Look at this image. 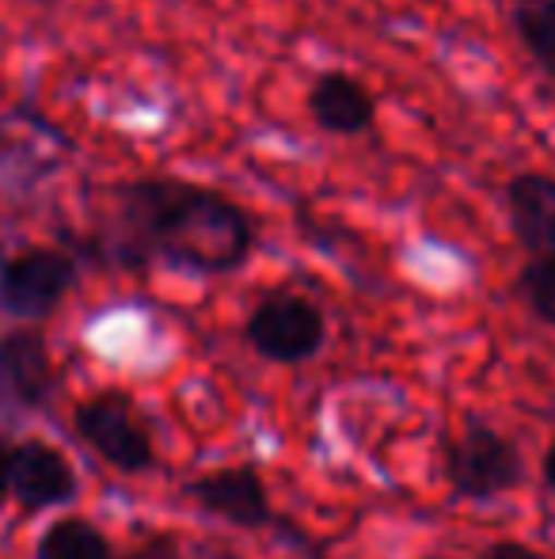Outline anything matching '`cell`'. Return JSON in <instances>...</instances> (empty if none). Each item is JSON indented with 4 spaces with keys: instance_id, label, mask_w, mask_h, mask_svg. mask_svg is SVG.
<instances>
[{
    "instance_id": "6da1fadb",
    "label": "cell",
    "mask_w": 555,
    "mask_h": 559,
    "mask_svg": "<svg viewBox=\"0 0 555 559\" xmlns=\"http://www.w3.org/2000/svg\"><path fill=\"white\" fill-rule=\"evenodd\" d=\"M260 222L225 191L179 176H134L107 194V222L92 251L107 266L225 278L252 263Z\"/></svg>"
},
{
    "instance_id": "7a4b0ae2",
    "label": "cell",
    "mask_w": 555,
    "mask_h": 559,
    "mask_svg": "<svg viewBox=\"0 0 555 559\" xmlns=\"http://www.w3.org/2000/svg\"><path fill=\"white\" fill-rule=\"evenodd\" d=\"M526 479V456L514 438L491 423L468 415L460 435L445 445V484L453 502H495L518 491Z\"/></svg>"
},
{
    "instance_id": "3957f363",
    "label": "cell",
    "mask_w": 555,
    "mask_h": 559,
    "mask_svg": "<svg viewBox=\"0 0 555 559\" xmlns=\"http://www.w3.org/2000/svg\"><path fill=\"white\" fill-rule=\"evenodd\" d=\"M244 343L275 366H304L327 346V317L312 297L275 289L244 320Z\"/></svg>"
},
{
    "instance_id": "277c9868",
    "label": "cell",
    "mask_w": 555,
    "mask_h": 559,
    "mask_svg": "<svg viewBox=\"0 0 555 559\" xmlns=\"http://www.w3.org/2000/svg\"><path fill=\"white\" fill-rule=\"evenodd\" d=\"M73 430L96 456H104L122 476L156 468V445L137 404L119 389L96 392L73 407Z\"/></svg>"
},
{
    "instance_id": "5b68a950",
    "label": "cell",
    "mask_w": 555,
    "mask_h": 559,
    "mask_svg": "<svg viewBox=\"0 0 555 559\" xmlns=\"http://www.w3.org/2000/svg\"><path fill=\"white\" fill-rule=\"evenodd\" d=\"M81 263L61 248H23L0 263V309L23 324H43L76 286Z\"/></svg>"
},
{
    "instance_id": "8992f818",
    "label": "cell",
    "mask_w": 555,
    "mask_h": 559,
    "mask_svg": "<svg viewBox=\"0 0 555 559\" xmlns=\"http://www.w3.org/2000/svg\"><path fill=\"white\" fill-rule=\"evenodd\" d=\"M183 499L194 502L202 514L232 525V530L260 533V530H281V514L270 502V491L263 484L255 464H221V468L198 472L183 484Z\"/></svg>"
},
{
    "instance_id": "52a82bcc",
    "label": "cell",
    "mask_w": 555,
    "mask_h": 559,
    "mask_svg": "<svg viewBox=\"0 0 555 559\" xmlns=\"http://www.w3.org/2000/svg\"><path fill=\"white\" fill-rule=\"evenodd\" d=\"M8 487L23 514H43L50 507H69L81 491V479L61 449L43 438H23L8 456Z\"/></svg>"
},
{
    "instance_id": "ba28073f",
    "label": "cell",
    "mask_w": 555,
    "mask_h": 559,
    "mask_svg": "<svg viewBox=\"0 0 555 559\" xmlns=\"http://www.w3.org/2000/svg\"><path fill=\"white\" fill-rule=\"evenodd\" d=\"M58 389L50 346L38 328H15L0 335V404L15 412H38Z\"/></svg>"
},
{
    "instance_id": "9c48e42d",
    "label": "cell",
    "mask_w": 555,
    "mask_h": 559,
    "mask_svg": "<svg viewBox=\"0 0 555 559\" xmlns=\"http://www.w3.org/2000/svg\"><path fill=\"white\" fill-rule=\"evenodd\" d=\"M304 111L327 138H365L377 130V96L347 69H327L304 92Z\"/></svg>"
},
{
    "instance_id": "30bf717a",
    "label": "cell",
    "mask_w": 555,
    "mask_h": 559,
    "mask_svg": "<svg viewBox=\"0 0 555 559\" xmlns=\"http://www.w3.org/2000/svg\"><path fill=\"white\" fill-rule=\"evenodd\" d=\"M506 222L526 255H555V176L518 171L506 183Z\"/></svg>"
},
{
    "instance_id": "8fae6325",
    "label": "cell",
    "mask_w": 555,
    "mask_h": 559,
    "mask_svg": "<svg viewBox=\"0 0 555 559\" xmlns=\"http://www.w3.org/2000/svg\"><path fill=\"white\" fill-rule=\"evenodd\" d=\"M35 559H119L107 533L88 518L65 514L43 530L35 545Z\"/></svg>"
},
{
    "instance_id": "7c38bea8",
    "label": "cell",
    "mask_w": 555,
    "mask_h": 559,
    "mask_svg": "<svg viewBox=\"0 0 555 559\" xmlns=\"http://www.w3.org/2000/svg\"><path fill=\"white\" fill-rule=\"evenodd\" d=\"M510 31L529 61L555 81V0H510Z\"/></svg>"
},
{
    "instance_id": "4fadbf2b",
    "label": "cell",
    "mask_w": 555,
    "mask_h": 559,
    "mask_svg": "<svg viewBox=\"0 0 555 559\" xmlns=\"http://www.w3.org/2000/svg\"><path fill=\"white\" fill-rule=\"evenodd\" d=\"M514 286H518L526 309L555 332V255H529Z\"/></svg>"
},
{
    "instance_id": "5bb4252c",
    "label": "cell",
    "mask_w": 555,
    "mask_h": 559,
    "mask_svg": "<svg viewBox=\"0 0 555 559\" xmlns=\"http://www.w3.org/2000/svg\"><path fill=\"white\" fill-rule=\"evenodd\" d=\"M122 559H186V556H183V548H179L176 537H153L141 548H134V552H126Z\"/></svg>"
},
{
    "instance_id": "9a60e30c",
    "label": "cell",
    "mask_w": 555,
    "mask_h": 559,
    "mask_svg": "<svg viewBox=\"0 0 555 559\" xmlns=\"http://www.w3.org/2000/svg\"><path fill=\"white\" fill-rule=\"evenodd\" d=\"M480 559H552V556L536 552V548H529V545H518V540H498V545L483 548Z\"/></svg>"
},
{
    "instance_id": "2e32d148",
    "label": "cell",
    "mask_w": 555,
    "mask_h": 559,
    "mask_svg": "<svg viewBox=\"0 0 555 559\" xmlns=\"http://www.w3.org/2000/svg\"><path fill=\"white\" fill-rule=\"evenodd\" d=\"M541 484H544V491L555 495V435L541 453Z\"/></svg>"
},
{
    "instance_id": "e0dca14e",
    "label": "cell",
    "mask_w": 555,
    "mask_h": 559,
    "mask_svg": "<svg viewBox=\"0 0 555 559\" xmlns=\"http://www.w3.org/2000/svg\"><path fill=\"white\" fill-rule=\"evenodd\" d=\"M8 456H12V445L0 438V510H4V502L12 499V487H8Z\"/></svg>"
}]
</instances>
